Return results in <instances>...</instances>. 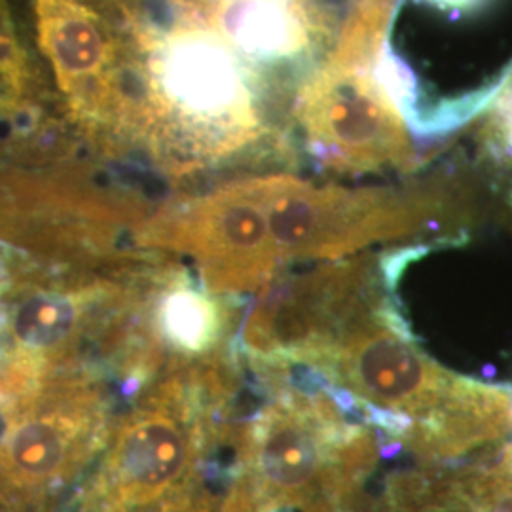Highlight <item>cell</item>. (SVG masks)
Here are the masks:
<instances>
[{"label": "cell", "mask_w": 512, "mask_h": 512, "mask_svg": "<svg viewBox=\"0 0 512 512\" xmlns=\"http://www.w3.org/2000/svg\"><path fill=\"white\" fill-rule=\"evenodd\" d=\"M124 18L141 92L139 133L192 156H222L262 135L255 71L215 33L181 14L171 23L141 12Z\"/></svg>", "instance_id": "6da1fadb"}, {"label": "cell", "mask_w": 512, "mask_h": 512, "mask_svg": "<svg viewBox=\"0 0 512 512\" xmlns=\"http://www.w3.org/2000/svg\"><path fill=\"white\" fill-rule=\"evenodd\" d=\"M397 4L359 0L296 97V118L308 145L334 169L410 171L418 162L403 112L376 74Z\"/></svg>", "instance_id": "7a4b0ae2"}, {"label": "cell", "mask_w": 512, "mask_h": 512, "mask_svg": "<svg viewBox=\"0 0 512 512\" xmlns=\"http://www.w3.org/2000/svg\"><path fill=\"white\" fill-rule=\"evenodd\" d=\"M277 251L336 256L378 241L414 238L469 217L446 184L317 188L291 177L253 181Z\"/></svg>", "instance_id": "3957f363"}, {"label": "cell", "mask_w": 512, "mask_h": 512, "mask_svg": "<svg viewBox=\"0 0 512 512\" xmlns=\"http://www.w3.org/2000/svg\"><path fill=\"white\" fill-rule=\"evenodd\" d=\"M38 50L71 122L97 139L141 131V92L128 40L93 0H31Z\"/></svg>", "instance_id": "277c9868"}, {"label": "cell", "mask_w": 512, "mask_h": 512, "mask_svg": "<svg viewBox=\"0 0 512 512\" xmlns=\"http://www.w3.org/2000/svg\"><path fill=\"white\" fill-rule=\"evenodd\" d=\"M247 63L283 67L310 57L329 37L319 0H169Z\"/></svg>", "instance_id": "5b68a950"}, {"label": "cell", "mask_w": 512, "mask_h": 512, "mask_svg": "<svg viewBox=\"0 0 512 512\" xmlns=\"http://www.w3.org/2000/svg\"><path fill=\"white\" fill-rule=\"evenodd\" d=\"M349 433L336 425L323 404L281 410L266 427L260 444V469L268 486L281 501L308 505L321 486L344 492L346 488L330 476L327 446Z\"/></svg>", "instance_id": "8992f818"}, {"label": "cell", "mask_w": 512, "mask_h": 512, "mask_svg": "<svg viewBox=\"0 0 512 512\" xmlns=\"http://www.w3.org/2000/svg\"><path fill=\"white\" fill-rule=\"evenodd\" d=\"M38 109L37 67L19 38L10 2L0 0V122L33 120Z\"/></svg>", "instance_id": "52a82bcc"}, {"label": "cell", "mask_w": 512, "mask_h": 512, "mask_svg": "<svg viewBox=\"0 0 512 512\" xmlns=\"http://www.w3.org/2000/svg\"><path fill=\"white\" fill-rule=\"evenodd\" d=\"M67 459L65 440L54 423H23L0 454V475L14 486H38L54 478Z\"/></svg>", "instance_id": "ba28073f"}, {"label": "cell", "mask_w": 512, "mask_h": 512, "mask_svg": "<svg viewBox=\"0 0 512 512\" xmlns=\"http://www.w3.org/2000/svg\"><path fill=\"white\" fill-rule=\"evenodd\" d=\"M183 440L165 423H147L129 433L122 448V471L139 490H160L181 473Z\"/></svg>", "instance_id": "9c48e42d"}, {"label": "cell", "mask_w": 512, "mask_h": 512, "mask_svg": "<svg viewBox=\"0 0 512 512\" xmlns=\"http://www.w3.org/2000/svg\"><path fill=\"white\" fill-rule=\"evenodd\" d=\"M478 143L482 162L512 209V65L484 110Z\"/></svg>", "instance_id": "30bf717a"}, {"label": "cell", "mask_w": 512, "mask_h": 512, "mask_svg": "<svg viewBox=\"0 0 512 512\" xmlns=\"http://www.w3.org/2000/svg\"><path fill=\"white\" fill-rule=\"evenodd\" d=\"M74 325V310L69 300L38 294L25 300L14 317V332L29 348H52Z\"/></svg>", "instance_id": "8fae6325"}, {"label": "cell", "mask_w": 512, "mask_h": 512, "mask_svg": "<svg viewBox=\"0 0 512 512\" xmlns=\"http://www.w3.org/2000/svg\"><path fill=\"white\" fill-rule=\"evenodd\" d=\"M165 327L183 346H200L207 334V311L202 300L190 294H175L164 310Z\"/></svg>", "instance_id": "7c38bea8"}, {"label": "cell", "mask_w": 512, "mask_h": 512, "mask_svg": "<svg viewBox=\"0 0 512 512\" xmlns=\"http://www.w3.org/2000/svg\"><path fill=\"white\" fill-rule=\"evenodd\" d=\"M416 2H421L439 12H452L458 16H465V14H476L488 8L494 0H416Z\"/></svg>", "instance_id": "4fadbf2b"}, {"label": "cell", "mask_w": 512, "mask_h": 512, "mask_svg": "<svg viewBox=\"0 0 512 512\" xmlns=\"http://www.w3.org/2000/svg\"><path fill=\"white\" fill-rule=\"evenodd\" d=\"M93 2H103V4H107V6L118 8V12L126 16V14H131V12L139 10V2H141V0H93Z\"/></svg>", "instance_id": "5bb4252c"}]
</instances>
